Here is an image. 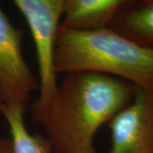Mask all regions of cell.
I'll return each instance as SVG.
<instances>
[{
    "mask_svg": "<svg viewBox=\"0 0 153 153\" xmlns=\"http://www.w3.org/2000/svg\"><path fill=\"white\" fill-rule=\"evenodd\" d=\"M135 88L97 72L65 73L38 122L54 153H97L96 133L131 103Z\"/></svg>",
    "mask_w": 153,
    "mask_h": 153,
    "instance_id": "1",
    "label": "cell"
},
{
    "mask_svg": "<svg viewBox=\"0 0 153 153\" xmlns=\"http://www.w3.org/2000/svg\"><path fill=\"white\" fill-rule=\"evenodd\" d=\"M56 73L92 71L153 91V51L110 28L77 32L60 26L55 45Z\"/></svg>",
    "mask_w": 153,
    "mask_h": 153,
    "instance_id": "2",
    "label": "cell"
},
{
    "mask_svg": "<svg viewBox=\"0 0 153 153\" xmlns=\"http://www.w3.org/2000/svg\"><path fill=\"white\" fill-rule=\"evenodd\" d=\"M14 4L27 23L35 46L39 93L28 109L32 120L38 123L58 86L55 67V45L64 0H15Z\"/></svg>",
    "mask_w": 153,
    "mask_h": 153,
    "instance_id": "3",
    "label": "cell"
},
{
    "mask_svg": "<svg viewBox=\"0 0 153 153\" xmlns=\"http://www.w3.org/2000/svg\"><path fill=\"white\" fill-rule=\"evenodd\" d=\"M24 34L25 31L16 27L0 7V105L27 112L39 82L23 55Z\"/></svg>",
    "mask_w": 153,
    "mask_h": 153,
    "instance_id": "4",
    "label": "cell"
},
{
    "mask_svg": "<svg viewBox=\"0 0 153 153\" xmlns=\"http://www.w3.org/2000/svg\"><path fill=\"white\" fill-rule=\"evenodd\" d=\"M107 127L111 140L108 153H153V91L135 88L131 103Z\"/></svg>",
    "mask_w": 153,
    "mask_h": 153,
    "instance_id": "5",
    "label": "cell"
},
{
    "mask_svg": "<svg viewBox=\"0 0 153 153\" xmlns=\"http://www.w3.org/2000/svg\"><path fill=\"white\" fill-rule=\"evenodd\" d=\"M108 28L153 51V0H123Z\"/></svg>",
    "mask_w": 153,
    "mask_h": 153,
    "instance_id": "6",
    "label": "cell"
},
{
    "mask_svg": "<svg viewBox=\"0 0 153 153\" xmlns=\"http://www.w3.org/2000/svg\"><path fill=\"white\" fill-rule=\"evenodd\" d=\"M123 0H64L63 27L77 32L108 28Z\"/></svg>",
    "mask_w": 153,
    "mask_h": 153,
    "instance_id": "7",
    "label": "cell"
},
{
    "mask_svg": "<svg viewBox=\"0 0 153 153\" xmlns=\"http://www.w3.org/2000/svg\"><path fill=\"white\" fill-rule=\"evenodd\" d=\"M25 113L19 107L0 105V114L5 119L10 132L13 152L54 153L45 137L28 131L24 119Z\"/></svg>",
    "mask_w": 153,
    "mask_h": 153,
    "instance_id": "8",
    "label": "cell"
},
{
    "mask_svg": "<svg viewBox=\"0 0 153 153\" xmlns=\"http://www.w3.org/2000/svg\"><path fill=\"white\" fill-rule=\"evenodd\" d=\"M0 153H14L10 139L0 137Z\"/></svg>",
    "mask_w": 153,
    "mask_h": 153,
    "instance_id": "9",
    "label": "cell"
}]
</instances>
